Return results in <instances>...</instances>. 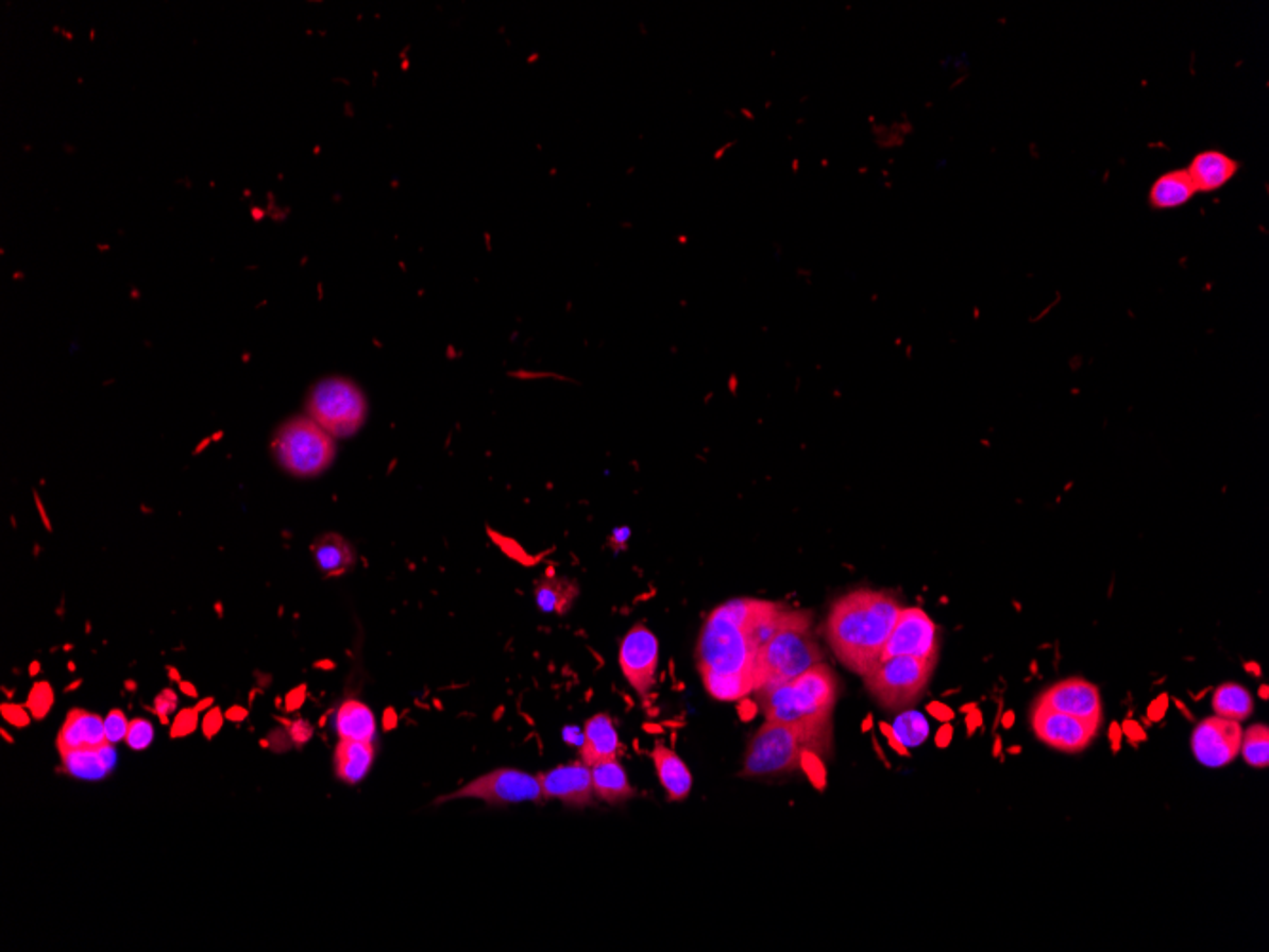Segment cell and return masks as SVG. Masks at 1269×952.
<instances>
[{"label": "cell", "instance_id": "cell-1", "mask_svg": "<svg viewBox=\"0 0 1269 952\" xmlns=\"http://www.w3.org/2000/svg\"><path fill=\"white\" fill-rule=\"evenodd\" d=\"M901 605L892 593L856 590L832 605L825 638L834 657L856 675H865L880 662L887 639L899 618Z\"/></svg>", "mask_w": 1269, "mask_h": 952}, {"label": "cell", "instance_id": "cell-2", "mask_svg": "<svg viewBox=\"0 0 1269 952\" xmlns=\"http://www.w3.org/2000/svg\"><path fill=\"white\" fill-rule=\"evenodd\" d=\"M766 720L800 725L832 734V711L839 681L827 664H815L789 683L755 692Z\"/></svg>", "mask_w": 1269, "mask_h": 952}, {"label": "cell", "instance_id": "cell-3", "mask_svg": "<svg viewBox=\"0 0 1269 952\" xmlns=\"http://www.w3.org/2000/svg\"><path fill=\"white\" fill-rule=\"evenodd\" d=\"M757 599H733L709 614L697 641L699 674L752 675L757 648L752 647L745 622Z\"/></svg>", "mask_w": 1269, "mask_h": 952}, {"label": "cell", "instance_id": "cell-4", "mask_svg": "<svg viewBox=\"0 0 1269 952\" xmlns=\"http://www.w3.org/2000/svg\"><path fill=\"white\" fill-rule=\"evenodd\" d=\"M832 734L800 725L766 720L743 756V778H769L796 770L808 751L829 753Z\"/></svg>", "mask_w": 1269, "mask_h": 952}, {"label": "cell", "instance_id": "cell-5", "mask_svg": "<svg viewBox=\"0 0 1269 952\" xmlns=\"http://www.w3.org/2000/svg\"><path fill=\"white\" fill-rule=\"evenodd\" d=\"M823 662L819 645L812 638V618L808 612H786L776 635L755 658V691L789 683L810 667Z\"/></svg>", "mask_w": 1269, "mask_h": 952}, {"label": "cell", "instance_id": "cell-6", "mask_svg": "<svg viewBox=\"0 0 1269 952\" xmlns=\"http://www.w3.org/2000/svg\"><path fill=\"white\" fill-rule=\"evenodd\" d=\"M272 447L280 466L295 477L320 476L335 459L332 434L304 416L287 421L277 430Z\"/></svg>", "mask_w": 1269, "mask_h": 952}, {"label": "cell", "instance_id": "cell-7", "mask_svg": "<svg viewBox=\"0 0 1269 952\" xmlns=\"http://www.w3.org/2000/svg\"><path fill=\"white\" fill-rule=\"evenodd\" d=\"M937 660L894 657L880 660L863 679L870 696L887 711H903L920 700Z\"/></svg>", "mask_w": 1269, "mask_h": 952}, {"label": "cell", "instance_id": "cell-8", "mask_svg": "<svg viewBox=\"0 0 1269 952\" xmlns=\"http://www.w3.org/2000/svg\"><path fill=\"white\" fill-rule=\"evenodd\" d=\"M306 407L310 419L333 438H349L366 421V397L346 378H327L320 382L314 388Z\"/></svg>", "mask_w": 1269, "mask_h": 952}, {"label": "cell", "instance_id": "cell-9", "mask_svg": "<svg viewBox=\"0 0 1269 952\" xmlns=\"http://www.w3.org/2000/svg\"><path fill=\"white\" fill-rule=\"evenodd\" d=\"M542 785L538 776H530L513 768H498L485 774L474 782L451 793L443 800L481 799L489 804H518V802H538L542 799Z\"/></svg>", "mask_w": 1269, "mask_h": 952}, {"label": "cell", "instance_id": "cell-10", "mask_svg": "<svg viewBox=\"0 0 1269 952\" xmlns=\"http://www.w3.org/2000/svg\"><path fill=\"white\" fill-rule=\"evenodd\" d=\"M1030 725L1046 746L1064 753H1080L1087 749L1100 730V725L1051 710L1037 701L1030 713Z\"/></svg>", "mask_w": 1269, "mask_h": 952}, {"label": "cell", "instance_id": "cell-11", "mask_svg": "<svg viewBox=\"0 0 1269 952\" xmlns=\"http://www.w3.org/2000/svg\"><path fill=\"white\" fill-rule=\"evenodd\" d=\"M894 657L938 660L937 626L928 612L918 607L901 609L880 660Z\"/></svg>", "mask_w": 1269, "mask_h": 952}, {"label": "cell", "instance_id": "cell-12", "mask_svg": "<svg viewBox=\"0 0 1269 952\" xmlns=\"http://www.w3.org/2000/svg\"><path fill=\"white\" fill-rule=\"evenodd\" d=\"M617 658L627 683L633 686L641 698H646L653 692L660 660V645L656 635L643 624H637L622 639Z\"/></svg>", "mask_w": 1269, "mask_h": 952}, {"label": "cell", "instance_id": "cell-13", "mask_svg": "<svg viewBox=\"0 0 1269 952\" xmlns=\"http://www.w3.org/2000/svg\"><path fill=\"white\" fill-rule=\"evenodd\" d=\"M1241 725L1237 720L1216 715L1201 720L1196 727L1191 736V751L1203 766L1222 768L1225 764L1234 763L1235 756L1241 753Z\"/></svg>", "mask_w": 1269, "mask_h": 952}, {"label": "cell", "instance_id": "cell-14", "mask_svg": "<svg viewBox=\"0 0 1269 952\" xmlns=\"http://www.w3.org/2000/svg\"><path fill=\"white\" fill-rule=\"evenodd\" d=\"M1036 701L1051 710L1061 711L1066 715L1089 720V722L1102 727L1104 711H1102L1099 688L1080 677H1070V679H1064L1061 683L1049 686L1046 692H1042V696Z\"/></svg>", "mask_w": 1269, "mask_h": 952}, {"label": "cell", "instance_id": "cell-15", "mask_svg": "<svg viewBox=\"0 0 1269 952\" xmlns=\"http://www.w3.org/2000/svg\"><path fill=\"white\" fill-rule=\"evenodd\" d=\"M544 799H557L571 806H586L593 799L591 768L586 763L564 764L538 774Z\"/></svg>", "mask_w": 1269, "mask_h": 952}, {"label": "cell", "instance_id": "cell-16", "mask_svg": "<svg viewBox=\"0 0 1269 952\" xmlns=\"http://www.w3.org/2000/svg\"><path fill=\"white\" fill-rule=\"evenodd\" d=\"M107 744L105 719L84 710L69 711L57 734V749L62 753L71 749H98Z\"/></svg>", "mask_w": 1269, "mask_h": 952}, {"label": "cell", "instance_id": "cell-17", "mask_svg": "<svg viewBox=\"0 0 1269 952\" xmlns=\"http://www.w3.org/2000/svg\"><path fill=\"white\" fill-rule=\"evenodd\" d=\"M1241 170V164L1220 151H1203L1189 163V180L1198 192H1215L1222 189Z\"/></svg>", "mask_w": 1269, "mask_h": 952}, {"label": "cell", "instance_id": "cell-18", "mask_svg": "<svg viewBox=\"0 0 1269 952\" xmlns=\"http://www.w3.org/2000/svg\"><path fill=\"white\" fill-rule=\"evenodd\" d=\"M617 751H620V740H617L616 728H614L612 719L605 713L591 717L583 727L581 763L588 764L591 768L593 764L617 759Z\"/></svg>", "mask_w": 1269, "mask_h": 952}, {"label": "cell", "instance_id": "cell-19", "mask_svg": "<svg viewBox=\"0 0 1269 952\" xmlns=\"http://www.w3.org/2000/svg\"><path fill=\"white\" fill-rule=\"evenodd\" d=\"M62 761L63 768L74 778L86 780V782H98L113 772V768L117 764V753H115L113 744H107L98 749L63 751Z\"/></svg>", "mask_w": 1269, "mask_h": 952}, {"label": "cell", "instance_id": "cell-20", "mask_svg": "<svg viewBox=\"0 0 1269 952\" xmlns=\"http://www.w3.org/2000/svg\"><path fill=\"white\" fill-rule=\"evenodd\" d=\"M653 761L658 778L662 782L663 789L667 790L670 799H687L692 790L694 780H692V774L684 761L673 749L662 746V744L654 747Z\"/></svg>", "mask_w": 1269, "mask_h": 952}, {"label": "cell", "instance_id": "cell-21", "mask_svg": "<svg viewBox=\"0 0 1269 952\" xmlns=\"http://www.w3.org/2000/svg\"><path fill=\"white\" fill-rule=\"evenodd\" d=\"M375 761L373 742L340 740L335 747V772L342 782L359 783L366 778Z\"/></svg>", "mask_w": 1269, "mask_h": 952}, {"label": "cell", "instance_id": "cell-22", "mask_svg": "<svg viewBox=\"0 0 1269 952\" xmlns=\"http://www.w3.org/2000/svg\"><path fill=\"white\" fill-rule=\"evenodd\" d=\"M1196 194L1198 190L1189 180L1188 171L1171 170L1153 181L1148 200L1153 209H1174L1186 206Z\"/></svg>", "mask_w": 1269, "mask_h": 952}, {"label": "cell", "instance_id": "cell-23", "mask_svg": "<svg viewBox=\"0 0 1269 952\" xmlns=\"http://www.w3.org/2000/svg\"><path fill=\"white\" fill-rule=\"evenodd\" d=\"M591 780H593V793L600 800L610 802V804H617V802H624V800L634 797V789L629 785L626 770L617 759L593 764Z\"/></svg>", "mask_w": 1269, "mask_h": 952}, {"label": "cell", "instance_id": "cell-24", "mask_svg": "<svg viewBox=\"0 0 1269 952\" xmlns=\"http://www.w3.org/2000/svg\"><path fill=\"white\" fill-rule=\"evenodd\" d=\"M314 559L323 575L340 576L356 565V551L340 534L327 532L314 542Z\"/></svg>", "mask_w": 1269, "mask_h": 952}, {"label": "cell", "instance_id": "cell-25", "mask_svg": "<svg viewBox=\"0 0 1269 952\" xmlns=\"http://www.w3.org/2000/svg\"><path fill=\"white\" fill-rule=\"evenodd\" d=\"M337 734L340 740L373 742L376 736V720L373 711L363 701H344L337 711Z\"/></svg>", "mask_w": 1269, "mask_h": 952}, {"label": "cell", "instance_id": "cell-26", "mask_svg": "<svg viewBox=\"0 0 1269 952\" xmlns=\"http://www.w3.org/2000/svg\"><path fill=\"white\" fill-rule=\"evenodd\" d=\"M538 609L547 614H566L578 597V585L563 576L547 575L535 585Z\"/></svg>", "mask_w": 1269, "mask_h": 952}, {"label": "cell", "instance_id": "cell-27", "mask_svg": "<svg viewBox=\"0 0 1269 952\" xmlns=\"http://www.w3.org/2000/svg\"><path fill=\"white\" fill-rule=\"evenodd\" d=\"M882 730L901 755H907V747L921 746L930 736V725L918 711H904L895 719L894 727L882 725Z\"/></svg>", "mask_w": 1269, "mask_h": 952}, {"label": "cell", "instance_id": "cell-28", "mask_svg": "<svg viewBox=\"0 0 1269 952\" xmlns=\"http://www.w3.org/2000/svg\"><path fill=\"white\" fill-rule=\"evenodd\" d=\"M1213 710L1218 717L1224 719L1247 720L1254 711V701L1249 691L1241 684H1220L1213 694Z\"/></svg>", "mask_w": 1269, "mask_h": 952}, {"label": "cell", "instance_id": "cell-29", "mask_svg": "<svg viewBox=\"0 0 1269 952\" xmlns=\"http://www.w3.org/2000/svg\"><path fill=\"white\" fill-rule=\"evenodd\" d=\"M709 694L721 701H738L755 691L751 675L701 674Z\"/></svg>", "mask_w": 1269, "mask_h": 952}, {"label": "cell", "instance_id": "cell-30", "mask_svg": "<svg viewBox=\"0 0 1269 952\" xmlns=\"http://www.w3.org/2000/svg\"><path fill=\"white\" fill-rule=\"evenodd\" d=\"M1242 759L1254 768H1266L1269 764V728L1252 725L1242 732Z\"/></svg>", "mask_w": 1269, "mask_h": 952}, {"label": "cell", "instance_id": "cell-31", "mask_svg": "<svg viewBox=\"0 0 1269 952\" xmlns=\"http://www.w3.org/2000/svg\"><path fill=\"white\" fill-rule=\"evenodd\" d=\"M54 703V692L52 686L48 683L35 684V688L29 694L28 710L35 719H43L48 715V711L52 710Z\"/></svg>", "mask_w": 1269, "mask_h": 952}, {"label": "cell", "instance_id": "cell-32", "mask_svg": "<svg viewBox=\"0 0 1269 952\" xmlns=\"http://www.w3.org/2000/svg\"><path fill=\"white\" fill-rule=\"evenodd\" d=\"M152 740H154V728H152L151 720H130V730L125 736L128 746L132 747L134 751H143L151 746Z\"/></svg>", "mask_w": 1269, "mask_h": 952}, {"label": "cell", "instance_id": "cell-33", "mask_svg": "<svg viewBox=\"0 0 1269 952\" xmlns=\"http://www.w3.org/2000/svg\"><path fill=\"white\" fill-rule=\"evenodd\" d=\"M130 730V720L125 719L124 713L120 710H113L105 717V734H107L108 744H118L128 736Z\"/></svg>", "mask_w": 1269, "mask_h": 952}, {"label": "cell", "instance_id": "cell-34", "mask_svg": "<svg viewBox=\"0 0 1269 952\" xmlns=\"http://www.w3.org/2000/svg\"><path fill=\"white\" fill-rule=\"evenodd\" d=\"M198 728V710H181L171 722V737L190 736Z\"/></svg>", "mask_w": 1269, "mask_h": 952}, {"label": "cell", "instance_id": "cell-35", "mask_svg": "<svg viewBox=\"0 0 1269 952\" xmlns=\"http://www.w3.org/2000/svg\"><path fill=\"white\" fill-rule=\"evenodd\" d=\"M154 713L160 717L162 722H170V715L177 710V696L171 691L162 692L160 696L154 700Z\"/></svg>", "mask_w": 1269, "mask_h": 952}, {"label": "cell", "instance_id": "cell-36", "mask_svg": "<svg viewBox=\"0 0 1269 952\" xmlns=\"http://www.w3.org/2000/svg\"><path fill=\"white\" fill-rule=\"evenodd\" d=\"M2 717L9 720L12 727L23 728L28 727L29 722H31L28 711L23 710L21 706H16V703H4L2 706Z\"/></svg>", "mask_w": 1269, "mask_h": 952}, {"label": "cell", "instance_id": "cell-37", "mask_svg": "<svg viewBox=\"0 0 1269 952\" xmlns=\"http://www.w3.org/2000/svg\"><path fill=\"white\" fill-rule=\"evenodd\" d=\"M223 713H221L219 708H214V710L207 711V715L204 717V722H202V728H204V736H206L207 740H209V737H214L215 734L221 730V727H223Z\"/></svg>", "mask_w": 1269, "mask_h": 952}, {"label": "cell", "instance_id": "cell-38", "mask_svg": "<svg viewBox=\"0 0 1269 952\" xmlns=\"http://www.w3.org/2000/svg\"><path fill=\"white\" fill-rule=\"evenodd\" d=\"M1121 730H1123V736L1129 737L1133 744H1138V742H1145L1146 740L1145 728L1140 727L1136 720H1126Z\"/></svg>", "mask_w": 1269, "mask_h": 952}, {"label": "cell", "instance_id": "cell-39", "mask_svg": "<svg viewBox=\"0 0 1269 952\" xmlns=\"http://www.w3.org/2000/svg\"><path fill=\"white\" fill-rule=\"evenodd\" d=\"M1167 701H1169V698H1167V696H1162V698H1157V700L1153 701L1152 706H1150L1148 717H1150L1153 722H1157V720L1163 719V715H1165V711H1167Z\"/></svg>", "mask_w": 1269, "mask_h": 952}, {"label": "cell", "instance_id": "cell-40", "mask_svg": "<svg viewBox=\"0 0 1269 952\" xmlns=\"http://www.w3.org/2000/svg\"><path fill=\"white\" fill-rule=\"evenodd\" d=\"M928 711H930L933 717H937V719L943 720V722H947V720H950L952 717H954V711L950 710V708L945 706V703H930V706H928Z\"/></svg>", "mask_w": 1269, "mask_h": 952}, {"label": "cell", "instance_id": "cell-41", "mask_svg": "<svg viewBox=\"0 0 1269 952\" xmlns=\"http://www.w3.org/2000/svg\"><path fill=\"white\" fill-rule=\"evenodd\" d=\"M291 737L295 740L297 744H303V742H306L310 737V728L306 727L304 722H295L291 727Z\"/></svg>", "mask_w": 1269, "mask_h": 952}, {"label": "cell", "instance_id": "cell-42", "mask_svg": "<svg viewBox=\"0 0 1269 952\" xmlns=\"http://www.w3.org/2000/svg\"><path fill=\"white\" fill-rule=\"evenodd\" d=\"M246 717H248V711L242 710L240 706H234V708H231V710L226 711V719L233 720V722H240V720L246 719Z\"/></svg>", "mask_w": 1269, "mask_h": 952}, {"label": "cell", "instance_id": "cell-43", "mask_svg": "<svg viewBox=\"0 0 1269 952\" xmlns=\"http://www.w3.org/2000/svg\"><path fill=\"white\" fill-rule=\"evenodd\" d=\"M1121 734H1123V730H1121V727H1119L1118 722H1114V725L1110 727V740H1112V744H1114V749H1116V751L1119 749Z\"/></svg>", "mask_w": 1269, "mask_h": 952}, {"label": "cell", "instance_id": "cell-44", "mask_svg": "<svg viewBox=\"0 0 1269 952\" xmlns=\"http://www.w3.org/2000/svg\"><path fill=\"white\" fill-rule=\"evenodd\" d=\"M950 734H952V728L948 727V725H945V727L941 728L937 734V746L947 747L948 742H950Z\"/></svg>", "mask_w": 1269, "mask_h": 952}, {"label": "cell", "instance_id": "cell-45", "mask_svg": "<svg viewBox=\"0 0 1269 952\" xmlns=\"http://www.w3.org/2000/svg\"><path fill=\"white\" fill-rule=\"evenodd\" d=\"M181 688H183V692H185L187 696H197V688H194V686H190L188 683L181 684Z\"/></svg>", "mask_w": 1269, "mask_h": 952}, {"label": "cell", "instance_id": "cell-46", "mask_svg": "<svg viewBox=\"0 0 1269 952\" xmlns=\"http://www.w3.org/2000/svg\"><path fill=\"white\" fill-rule=\"evenodd\" d=\"M207 703H212V700L202 701V703H200V706H198L197 710L198 711L206 710Z\"/></svg>", "mask_w": 1269, "mask_h": 952}, {"label": "cell", "instance_id": "cell-47", "mask_svg": "<svg viewBox=\"0 0 1269 952\" xmlns=\"http://www.w3.org/2000/svg\"><path fill=\"white\" fill-rule=\"evenodd\" d=\"M1266 691H1268V688H1266V686H1264V688H1262V698H1268V692H1266Z\"/></svg>", "mask_w": 1269, "mask_h": 952}]
</instances>
